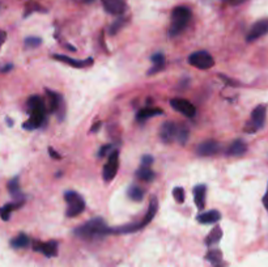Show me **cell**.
Returning a JSON list of instances; mask_svg holds the SVG:
<instances>
[{"label": "cell", "mask_w": 268, "mask_h": 267, "mask_svg": "<svg viewBox=\"0 0 268 267\" xmlns=\"http://www.w3.org/2000/svg\"><path fill=\"white\" fill-rule=\"evenodd\" d=\"M39 45H42V38H39V37H26L24 39V46L26 48H35Z\"/></svg>", "instance_id": "f1b7e54d"}, {"label": "cell", "mask_w": 268, "mask_h": 267, "mask_svg": "<svg viewBox=\"0 0 268 267\" xmlns=\"http://www.w3.org/2000/svg\"><path fill=\"white\" fill-rule=\"evenodd\" d=\"M58 249H59V244L57 241H48V242H33V250L41 251L42 254L47 258L57 257Z\"/></svg>", "instance_id": "30bf717a"}, {"label": "cell", "mask_w": 268, "mask_h": 267, "mask_svg": "<svg viewBox=\"0 0 268 267\" xmlns=\"http://www.w3.org/2000/svg\"><path fill=\"white\" fill-rule=\"evenodd\" d=\"M64 47H66V48H68V50H70V51H72V52H76V48H75L74 46H71V45H64Z\"/></svg>", "instance_id": "60d3db41"}, {"label": "cell", "mask_w": 268, "mask_h": 267, "mask_svg": "<svg viewBox=\"0 0 268 267\" xmlns=\"http://www.w3.org/2000/svg\"><path fill=\"white\" fill-rule=\"evenodd\" d=\"M29 245H30V238L25 233H20L19 236L12 238V241H11V246L13 249H25Z\"/></svg>", "instance_id": "cb8c5ba5"}, {"label": "cell", "mask_w": 268, "mask_h": 267, "mask_svg": "<svg viewBox=\"0 0 268 267\" xmlns=\"http://www.w3.org/2000/svg\"><path fill=\"white\" fill-rule=\"evenodd\" d=\"M157 211H158V199H157L156 196H153L152 199H150L149 202V207H148V211H147V215L144 216L143 222L140 223L141 227H147L148 224H149L152 220L154 219V216H156Z\"/></svg>", "instance_id": "ac0fdd59"}, {"label": "cell", "mask_w": 268, "mask_h": 267, "mask_svg": "<svg viewBox=\"0 0 268 267\" xmlns=\"http://www.w3.org/2000/svg\"><path fill=\"white\" fill-rule=\"evenodd\" d=\"M160 139L161 142L165 143V144H170L176 140L177 135V125L172 121H168V122L163 123L160 127Z\"/></svg>", "instance_id": "8fae6325"}, {"label": "cell", "mask_w": 268, "mask_h": 267, "mask_svg": "<svg viewBox=\"0 0 268 267\" xmlns=\"http://www.w3.org/2000/svg\"><path fill=\"white\" fill-rule=\"evenodd\" d=\"M194 200L195 204L199 209H203L205 207V194H207V186L205 185H198L194 187Z\"/></svg>", "instance_id": "e0dca14e"}, {"label": "cell", "mask_w": 268, "mask_h": 267, "mask_svg": "<svg viewBox=\"0 0 268 267\" xmlns=\"http://www.w3.org/2000/svg\"><path fill=\"white\" fill-rule=\"evenodd\" d=\"M268 33V20H260V21H256L254 25L251 26L250 32L247 33L246 39L247 42H252L259 39L260 37H263L264 34Z\"/></svg>", "instance_id": "5bb4252c"}, {"label": "cell", "mask_w": 268, "mask_h": 267, "mask_svg": "<svg viewBox=\"0 0 268 267\" xmlns=\"http://www.w3.org/2000/svg\"><path fill=\"white\" fill-rule=\"evenodd\" d=\"M127 194L128 196H130V199L134 200V202H140V200H143L144 198V191L141 190L139 186H135V185L128 187Z\"/></svg>", "instance_id": "83f0119b"}, {"label": "cell", "mask_w": 268, "mask_h": 267, "mask_svg": "<svg viewBox=\"0 0 268 267\" xmlns=\"http://www.w3.org/2000/svg\"><path fill=\"white\" fill-rule=\"evenodd\" d=\"M170 106L181 114H183V116L188 117V118H192L195 113H196V109H195L194 105L186 98H172L170 100Z\"/></svg>", "instance_id": "ba28073f"}, {"label": "cell", "mask_w": 268, "mask_h": 267, "mask_svg": "<svg viewBox=\"0 0 268 267\" xmlns=\"http://www.w3.org/2000/svg\"><path fill=\"white\" fill-rule=\"evenodd\" d=\"M83 2H84V3H92L93 0H83Z\"/></svg>", "instance_id": "ee69618b"}, {"label": "cell", "mask_w": 268, "mask_h": 267, "mask_svg": "<svg viewBox=\"0 0 268 267\" xmlns=\"http://www.w3.org/2000/svg\"><path fill=\"white\" fill-rule=\"evenodd\" d=\"M205 259L208 262H211L212 266L217 263H221L223 261V253H221L219 249H211V250L208 251L207 254H205Z\"/></svg>", "instance_id": "4316f807"}, {"label": "cell", "mask_w": 268, "mask_h": 267, "mask_svg": "<svg viewBox=\"0 0 268 267\" xmlns=\"http://www.w3.org/2000/svg\"><path fill=\"white\" fill-rule=\"evenodd\" d=\"M188 138H190V130H188L187 126L186 125L177 126V135H176L177 140L183 145L187 143Z\"/></svg>", "instance_id": "d4e9b609"}, {"label": "cell", "mask_w": 268, "mask_h": 267, "mask_svg": "<svg viewBox=\"0 0 268 267\" xmlns=\"http://www.w3.org/2000/svg\"><path fill=\"white\" fill-rule=\"evenodd\" d=\"M152 164H153V157L149 156V154H144L140 161L141 168H150V165Z\"/></svg>", "instance_id": "836d02e7"}, {"label": "cell", "mask_w": 268, "mask_h": 267, "mask_svg": "<svg viewBox=\"0 0 268 267\" xmlns=\"http://www.w3.org/2000/svg\"><path fill=\"white\" fill-rule=\"evenodd\" d=\"M136 176L139 180L144 181V182H152L154 180V172L150 168H141L136 172Z\"/></svg>", "instance_id": "484cf974"}, {"label": "cell", "mask_w": 268, "mask_h": 267, "mask_svg": "<svg viewBox=\"0 0 268 267\" xmlns=\"http://www.w3.org/2000/svg\"><path fill=\"white\" fill-rule=\"evenodd\" d=\"M188 63L192 66V67L198 68V70H211L215 66V59L212 58V55L209 52L201 50V51L192 52L190 57H188Z\"/></svg>", "instance_id": "8992f818"}, {"label": "cell", "mask_w": 268, "mask_h": 267, "mask_svg": "<svg viewBox=\"0 0 268 267\" xmlns=\"http://www.w3.org/2000/svg\"><path fill=\"white\" fill-rule=\"evenodd\" d=\"M173 196H174V199H176L177 203L182 204L186 199L185 189H183V187H176V189L173 190Z\"/></svg>", "instance_id": "f546056e"}, {"label": "cell", "mask_w": 268, "mask_h": 267, "mask_svg": "<svg viewBox=\"0 0 268 267\" xmlns=\"http://www.w3.org/2000/svg\"><path fill=\"white\" fill-rule=\"evenodd\" d=\"M163 114H164V112H163V109H160V108L148 106L137 112L136 121L137 122H144V121H147V119L152 118V117L163 116Z\"/></svg>", "instance_id": "2e32d148"}, {"label": "cell", "mask_w": 268, "mask_h": 267, "mask_svg": "<svg viewBox=\"0 0 268 267\" xmlns=\"http://www.w3.org/2000/svg\"><path fill=\"white\" fill-rule=\"evenodd\" d=\"M223 238V229H221V227L216 226L215 228H212V231L208 233V236L205 237V245L207 246H213V245L219 244L220 242V240Z\"/></svg>", "instance_id": "7402d4cb"}, {"label": "cell", "mask_w": 268, "mask_h": 267, "mask_svg": "<svg viewBox=\"0 0 268 267\" xmlns=\"http://www.w3.org/2000/svg\"><path fill=\"white\" fill-rule=\"evenodd\" d=\"M220 219L221 213L217 209H211V211H207V212L200 213L198 216V222L200 224H215V223L220 222Z\"/></svg>", "instance_id": "d6986e66"}, {"label": "cell", "mask_w": 268, "mask_h": 267, "mask_svg": "<svg viewBox=\"0 0 268 267\" xmlns=\"http://www.w3.org/2000/svg\"><path fill=\"white\" fill-rule=\"evenodd\" d=\"M109 228L106 226L105 220L102 218H94V219L86 222L83 226L77 227L75 229V235L77 237L86 240V241H92L96 238H102L106 235H109Z\"/></svg>", "instance_id": "7a4b0ae2"}, {"label": "cell", "mask_w": 268, "mask_h": 267, "mask_svg": "<svg viewBox=\"0 0 268 267\" xmlns=\"http://www.w3.org/2000/svg\"><path fill=\"white\" fill-rule=\"evenodd\" d=\"M24 204V199L23 200H16V202L13 203H8L6 206H3L0 208V218L4 220V222H8L11 219V213L15 209L20 208V207Z\"/></svg>", "instance_id": "44dd1931"}, {"label": "cell", "mask_w": 268, "mask_h": 267, "mask_svg": "<svg viewBox=\"0 0 268 267\" xmlns=\"http://www.w3.org/2000/svg\"><path fill=\"white\" fill-rule=\"evenodd\" d=\"M113 151V145L112 144H106V145H102L101 148H99L98 151V157H105V156H108L110 152Z\"/></svg>", "instance_id": "e575fe53"}, {"label": "cell", "mask_w": 268, "mask_h": 267, "mask_svg": "<svg viewBox=\"0 0 268 267\" xmlns=\"http://www.w3.org/2000/svg\"><path fill=\"white\" fill-rule=\"evenodd\" d=\"M47 151H48V153H50V156H51V157L54 158V160H61V158H62L61 154L58 153V152L55 151V149L52 148V147H48Z\"/></svg>", "instance_id": "d590c367"}, {"label": "cell", "mask_w": 268, "mask_h": 267, "mask_svg": "<svg viewBox=\"0 0 268 267\" xmlns=\"http://www.w3.org/2000/svg\"><path fill=\"white\" fill-rule=\"evenodd\" d=\"M123 25H125V20L123 19L117 20V21H115V23L110 26V34H112V36H115V34H117V33H118L119 30L123 28Z\"/></svg>", "instance_id": "4dcf8cb0"}, {"label": "cell", "mask_w": 268, "mask_h": 267, "mask_svg": "<svg viewBox=\"0 0 268 267\" xmlns=\"http://www.w3.org/2000/svg\"><path fill=\"white\" fill-rule=\"evenodd\" d=\"M28 106L30 109V118L24 122L23 127L25 130L39 129L46 123V106L42 97L37 94L29 97Z\"/></svg>", "instance_id": "6da1fadb"}, {"label": "cell", "mask_w": 268, "mask_h": 267, "mask_svg": "<svg viewBox=\"0 0 268 267\" xmlns=\"http://www.w3.org/2000/svg\"><path fill=\"white\" fill-rule=\"evenodd\" d=\"M46 94L48 97V110H50V113H57L58 108H59L61 102L63 101V97L59 93H57V92H54V90L50 89H46Z\"/></svg>", "instance_id": "ffe728a7"}, {"label": "cell", "mask_w": 268, "mask_h": 267, "mask_svg": "<svg viewBox=\"0 0 268 267\" xmlns=\"http://www.w3.org/2000/svg\"><path fill=\"white\" fill-rule=\"evenodd\" d=\"M212 267H227V264L224 263V262H221V263H217V264H213Z\"/></svg>", "instance_id": "7bdbcfd3"}, {"label": "cell", "mask_w": 268, "mask_h": 267, "mask_svg": "<svg viewBox=\"0 0 268 267\" xmlns=\"http://www.w3.org/2000/svg\"><path fill=\"white\" fill-rule=\"evenodd\" d=\"M243 2H246V0H229V3L232 6H238V4H242Z\"/></svg>", "instance_id": "ab89813d"}, {"label": "cell", "mask_w": 268, "mask_h": 267, "mask_svg": "<svg viewBox=\"0 0 268 267\" xmlns=\"http://www.w3.org/2000/svg\"><path fill=\"white\" fill-rule=\"evenodd\" d=\"M11 68H12V65L6 66V67H4V68H2V72H8V70H11Z\"/></svg>", "instance_id": "b9f144b4"}, {"label": "cell", "mask_w": 268, "mask_h": 267, "mask_svg": "<svg viewBox=\"0 0 268 267\" xmlns=\"http://www.w3.org/2000/svg\"><path fill=\"white\" fill-rule=\"evenodd\" d=\"M166 63H154L152 67L149 68V71H148V76H152V75H156L158 72H161L165 68Z\"/></svg>", "instance_id": "1f68e13d"}, {"label": "cell", "mask_w": 268, "mask_h": 267, "mask_svg": "<svg viewBox=\"0 0 268 267\" xmlns=\"http://www.w3.org/2000/svg\"><path fill=\"white\" fill-rule=\"evenodd\" d=\"M191 10L187 7H177L172 12V23H170L169 36L177 37L179 36L183 30L186 29V26L188 25L190 20H191Z\"/></svg>", "instance_id": "3957f363"}, {"label": "cell", "mask_w": 268, "mask_h": 267, "mask_svg": "<svg viewBox=\"0 0 268 267\" xmlns=\"http://www.w3.org/2000/svg\"><path fill=\"white\" fill-rule=\"evenodd\" d=\"M263 204H264V207L268 211V187H267V191H265L264 196H263Z\"/></svg>", "instance_id": "f35d334b"}, {"label": "cell", "mask_w": 268, "mask_h": 267, "mask_svg": "<svg viewBox=\"0 0 268 267\" xmlns=\"http://www.w3.org/2000/svg\"><path fill=\"white\" fill-rule=\"evenodd\" d=\"M7 187H8V191H10L11 195H12L16 200H19V198H21V196H23V194H21V190H20V177L19 176H16V177H13L12 180L8 181V185H7Z\"/></svg>", "instance_id": "603a6c76"}, {"label": "cell", "mask_w": 268, "mask_h": 267, "mask_svg": "<svg viewBox=\"0 0 268 267\" xmlns=\"http://www.w3.org/2000/svg\"><path fill=\"white\" fill-rule=\"evenodd\" d=\"M265 116H267V106L265 105H258L255 109L252 110L251 119L246 123L245 132L247 134H255L260 129H263L265 122Z\"/></svg>", "instance_id": "5b68a950"}, {"label": "cell", "mask_w": 268, "mask_h": 267, "mask_svg": "<svg viewBox=\"0 0 268 267\" xmlns=\"http://www.w3.org/2000/svg\"><path fill=\"white\" fill-rule=\"evenodd\" d=\"M102 6L106 12L115 16H122L127 10L126 0H102Z\"/></svg>", "instance_id": "4fadbf2b"}, {"label": "cell", "mask_w": 268, "mask_h": 267, "mask_svg": "<svg viewBox=\"0 0 268 267\" xmlns=\"http://www.w3.org/2000/svg\"><path fill=\"white\" fill-rule=\"evenodd\" d=\"M64 199L67 202V211H66L67 218H76L84 212L85 200L80 194L76 191H67L64 194Z\"/></svg>", "instance_id": "277c9868"}, {"label": "cell", "mask_w": 268, "mask_h": 267, "mask_svg": "<svg viewBox=\"0 0 268 267\" xmlns=\"http://www.w3.org/2000/svg\"><path fill=\"white\" fill-rule=\"evenodd\" d=\"M220 151V143L217 140H205L201 142L200 144L196 147V154L200 157H207V156H213L217 152Z\"/></svg>", "instance_id": "7c38bea8"}, {"label": "cell", "mask_w": 268, "mask_h": 267, "mask_svg": "<svg viewBox=\"0 0 268 267\" xmlns=\"http://www.w3.org/2000/svg\"><path fill=\"white\" fill-rule=\"evenodd\" d=\"M52 58H54L55 61L61 62V63H66V65L71 66V67H74V68H86V67L93 66V63H94V59H93L92 57L86 58L85 61H80V59L71 58V57H67V55L54 54L52 55Z\"/></svg>", "instance_id": "9c48e42d"}, {"label": "cell", "mask_w": 268, "mask_h": 267, "mask_svg": "<svg viewBox=\"0 0 268 267\" xmlns=\"http://www.w3.org/2000/svg\"><path fill=\"white\" fill-rule=\"evenodd\" d=\"M219 77H220L221 80H224V83L228 84V85H230V87H240L241 83L240 81L237 80H233V79H230V77L225 76V75H219Z\"/></svg>", "instance_id": "d6a6232c"}, {"label": "cell", "mask_w": 268, "mask_h": 267, "mask_svg": "<svg viewBox=\"0 0 268 267\" xmlns=\"http://www.w3.org/2000/svg\"><path fill=\"white\" fill-rule=\"evenodd\" d=\"M246 152H247V144H246V142H243L242 139H237V140H234V142L229 145L227 154L228 156L240 157V156H243Z\"/></svg>", "instance_id": "9a60e30c"}, {"label": "cell", "mask_w": 268, "mask_h": 267, "mask_svg": "<svg viewBox=\"0 0 268 267\" xmlns=\"http://www.w3.org/2000/svg\"><path fill=\"white\" fill-rule=\"evenodd\" d=\"M101 127H102V122H97L96 125L93 126L92 129H90V132H97L99 129H101Z\"/></svg>", "instance_id": "74e56055"}, {"label": "cell", "mask_w": 268, "mask_h": 267, "mask_svg": "<svg viewBox=\"0 0 268 267\" xmlns=\"http://www.w3.org/2000/svg\"><path fill=\"white\" fill-rule=\"evenodd\" d=\"M119 169V152L117 149H113L110 153H109L108 163L103 167L102 171V178L105 182H110L115 178L117 173H118Z\"/></svg>", "instance_id": "52a82bcc"}, {"label": "cell", "mask_w": 268, "mask_h": 267, "mask_svg": "<svg viewBox=\"0 0 268 267\" xmlns=\"http://www.w3.org/2000/svg\"><path fill=\"white\" fill-rule=\"evenodd\" d=\"M7 39V33L3 32V30H0V47L3 46V43L6 42Z\"/></svg>", "instance_id": "8d00e7d4"}]
</instances>
